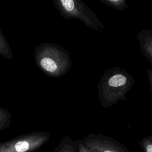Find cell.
Instances as JSON below:
<instances>
[{"instance_id":"cell-4","label":"cell","mask_w":152,"mask_h":152,"mask_svg":"<svg viewBox=\"0 0 152 152\" xmlns=\"http://www.w3.org/2000/svg\"><path fill=\"white\" fill-rule=\"evenodd\" d=\"M137 37L141 53L152 66V28L142 29Z\"/></svg>"},{"instance_id":"cell-8","label":"cell","mask_w":152,"mask_h":152,"mask_svg":"<svg viewBox=\"0 0 152 152\" xmlns=\"http://www.w3.org/2000/svg\"><path fill=\"white\" fill-rule=\"evenodd\" d=\"M61 2L63 7L68 11H72L74 8V2L72 0H62Z\"/></svg>"},{"instance_id":"cell-6","label":"cell","mask_w":152,"mask_h":152,"mask_svg":"<svg viewBox=\"0 0 152 152\" xmlns=\"http://www.w3.org/2000/svg\"><path fill=\"white\" fill-rule=\"evenodd\" d=\"M40 64L43 68L49 72H54L57 69L55 61L49 58H43L40 60Z\"/></svg>"},{"instance_id":"cell-10","label":"cell","mask_w":152,"mask_h":152,"mask_svg":"<svg viewBox=\"0 0 152 152\" xmlns=\"http://www.w3.org/2000/svg\"><path fill=\"white\" fill-rule=\"evenodd\" d=\"M56 152H74V151L71 146L69 145H65L57 150Z\"/></svg>"},{"instance_id":"cell-1","label":"cell","mask_w":152,"mask_h":152,"mask_svg":"<svg viewBox=\"0 0 152 152\" xmlns=\"http://www.w3.org/2000/svg\"><path fill=\"white\" fill-rule=\"evenodd\" d=\"M134 79L126 70L119 66L107 69L100 83V99L104 107L113 106L121 100H126V94L131 90Z\"/></svg>"},{"instance_id":"cell-2","label":"cell","mask_w":152,"mask_h":152,"mask_svg":"<svg viewBox=\"0 0 152 152\" xmlns=\"http://www.w3.org/2000/svg\"><path fill=\"white\" fill-rule=\"evenodd\" d=\"M47 138L43 135H31L0 144V152H33Z\"/></svg>"},{"instance_id":"cell-7","label":"cell","mask_w":152,"mask_h":152,"mask_svg":"<svg viewBox=\"0 0 152 152\" xmlns=\"http://www.w3.org/2000/svg\"><path fill=\"white\" fill-rule=\"evenodd\" d=\"M140 144L144 152H152V135L144 138Z\"/></svg>"},{"instance_id":"cell-11","label":"cell","mask_w":152,"mask_h":152,"mask_svg":"<svg viewBox=\"0 0 152 152\" xmlns=\"http://www.w3.org/2000/svg\"><path fill=\"white\" fill-rule=\"evenodd\" d=\"M79 152H89L84 145L81 144L79 145Z\"/></svg>"},{"instance_id":"cell-3","label":"cell","mask_w":152,"mask_h":152,"mask_svg":"<svg viewBox=\"0 0 152 152\" xmlns=\"http://www.w3.org/2000/svg\"><path fill=\"white\" fill-rule=\"evenodd\" d=\"M84 145L89 152H125L121 145L109 138H91Z\"/></svg>"},{"instance_id":"cell-5","label":"cell","mask_w":152,"mask_h":152,"mask_svg":"<svg viewBox=\"0 0 152 152\" xmlns=\"http://www.w3.org/2000/svg\"><path fill=\"white\" fill-rule=\"evenodd\" d=\"M101 2L120 11H123L125 9L128 8L126 0H101Z\"/></svg>"},{"instance_id":"cell-9","label":"cell","mask_w":152,"mask_h":152,"mask_svg":"<svg viewBox=\"0 0 152 152\" xmlns=\"http://www.w3.org/2000/svg\"><path fill=\"white\" fill-rule=\"evenodd\" d=\"M146 73L147 75V78L149 83V91L152 93V69L147 68L146 71Z\"/></svg>"}]
</instances>
